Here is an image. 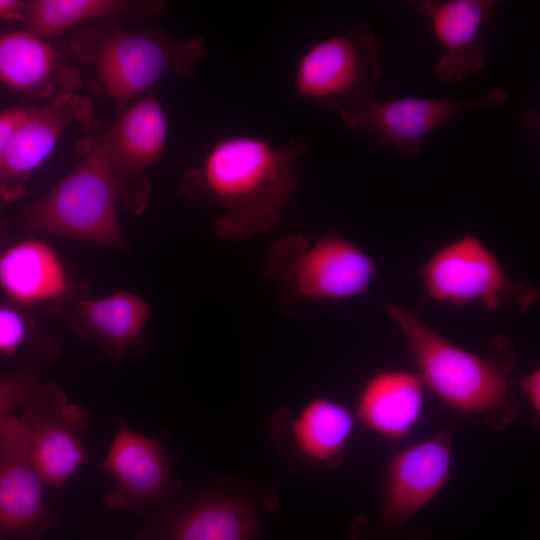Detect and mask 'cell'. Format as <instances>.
I'll list each match as a JSON object with an SVG mask.
<instances>
[{"label": "cell", "mask_w": 540, "mask_h": 540, "mask_svg": "<svg viewBox=\"0 0 540 540\" xmlns=\"http://www.w3.org/2000/svg\"><path fill=\"white\" fill-rule=\"evenodd\" d=\"M310 147L302 136L284 146L250 135L223 137L186 171L182 192L219 210L220 236L247 238L279 221L296 185L293 163Z\"/></svg>", "instance_id": "cell-1"}, {"label": "cell", "mask_w": 540, "mask_h": 540, "mask_svg": "<svg viewBox=\"0 0 540 540\" xmlns=\"http://www.w3.org/2000/svg\"><path fill=\"white\" fill-rule=\"evenodd\" d=\"M386 311L402 331L423 385L448 408L485 415L495 427L513 420L516 399L500 365L445 339L410 310L389 304Z\"/></svg>", "instance_id": "cell-2"}, {"label": "cell", "mask_w": 540, "mask_h": 540, "mask_svg": "<svg viewBox=\"0 0 540 540\" xmlns=\"http://www.w3.org/2000/svg\"><path fill=\"white\" fill-rule=\"evenodd\" d=\"M118 203L105 134L66 177L22 211L20 220L34 234L126 251L128 244L116 215Z\"/></svg>", "instance_id": "cell-3"}, {"label": "cell", "mask_w": 540, "mask_h": 540, "mask_svg": "<svg viewBox=\"0 0 540 540\" xmlns=\"http://www.w3.org/2000/svg\"><path fill=\"white\" fill-rule=\"evenodd\" d=\"M74 46L94 68L102 91L118 106L169 72L192 75L207 53L200 36L179 41L154 30L108 31L84 37Z\"/></svg>", "instance_id": "cell-4"}, {"label": "cell", "mask_w": 540, "mask_h": 540, "mask_svg": "<svg viewBox=\"0 0 540 540\" xmlns=\"http://www.w3.org/2000/svg\"><path fill=\"white\" fill-rule=\"evenodd\" d=\"M381 56L380 42L367 24L320 40L298 59L294 92L344 120L376 98Z\"/></svg>", "instance_id": "cell-5"}, {"label": "cell", "mask_w": 540, "mask_h": 540, "mask_svg": "<svg viewBox=\"0 0 540 540\" xmlns=\"http://www.w3.org/2000/svg\"><path fill=\"white\" fill-rule=\"evenodd\" d=\"M268 261L292 293L310 300L358 297L368 290L376 271L365 251L336 233L311 243L302 236H287L271 248Z\"/></svg>", "instance_id": "cell-6"}, {"label": "cell", "mask_w": 540, "mask_h": 540, "mask_svg": "<svg viewBox=\"0 0 540 540\" xmlns=\"http://www.w3.org/2000/svg\"><path fill=\"white\" fill-rule=\"evenodd\" d=\"M508 96L507 90L497 87L480 97L467 100L375 98L342 121L351 130L374 135L380 147L392 148L406 157H415L422 149L423 138L441 125L470 110L500 106Z\"/></svg>", "instance_id": "cell-7"}, {"label": "cell", "mask_w": 540, "mask_h": 540, "mask_svg": "<svg viewBox=\"0 0 540 540\" xmlns=\"http://www.w3.org/2000/svg\"><path fill=\"white\" fill-rule=\"evenodd\" d=\"M420 278L431 299L455 306L479 303L497 309L515 287L496 256L471 234L437 250L420 269Z\"/></svg>", "instance_id": "cell-8"}, {"label": "cell", "mask_w": 540, "mask_h": 540, "mask_svg": "<svg viewBox=\"0 0 540 540\" xmlns=\"http://www.w3.org/2000/svg\"><path fill=\"white\" fill-rule=\"evenodd\" d=\"M21 421L42 481L55 488L65 486L86 460L82 443L86 410L70 403L57 384L45 383Z\"/></svg>", "instance_id": "cell-9"}, {"label": "cell", "mask_w": 540, "mask_h": 540, "mask_svg": "<svg viewBox=\"0 0 540 540\" xmlns=\"http://www.w3.org/2000/svg\"><path fill=\"white\" fill-rule=\"evenodd\" d=\"M109 162L119 191V203L132 213L148 204L150 187L146 170L165 149L167 118L154 95L134 101L106 133Z\"/></svg>", "instance_id": "cell-10"}, {"label": "cell", "mask_w": 540, "mask_h": 540, "mask_svg": "<svg viewBox=\"0 0 540 540\" xmlns=\"http://www.w3.org/2000/svg\"><path fill=\"white\" fill-rule=\"evenodd\" d=\"M42 479L30 456L21 419H0V540L30 538L53 528L57 518L46 508Z\"/></svg>", "instance_id": "cell-11"}, {"label": "cell", "mask_w": 540, "mask_h": 540, "mask_svg": "<svg viewBox=\"0 0 540 540\" xmlns=\"http://www.w3.org/2000/svg\"><path fill=\"white\" fill-rule=\"evenodd\" d=\"M49 309L112 359L138 356L148 348L145 327L151 308L133 292L122 290L87 298L80 290Z\"/></svg>", "instance_id": "cell-12"}, {"label": "cell", "mask_w": 540, "mask_h": 540, "mask_svg": "<svg viewBox=\"0 0 540 540\" xmlns=\"http://www.w3.org/2000/svg\"><path fill=\"white\" fill-rule=\"evenodd\" d=\"M452 465V436L438 432L395 453L389 460L382 514L392 524L408 520L447 483Z\"/></svg>", "instance_id": "cell-13"}, {"label": "cell", "mask_w": 540, "mask_h": 540, "mask_svg": "<svg viewBox=\"0 0 540 540\" xmlns=\"http://www.w3.org/2000/svg\"><path fill=\"white\" fill-rule=\"evenodd\" d=\"M87 110L85 101L70 92L57 94L45 105L29 109L0 160V197H18L23 183L49 157L66 128L84 118Z\"/></svg>", "instance_id": "cell-14"}, {"label": "cell", "mask_w": 540, "mask_h": 540, "mask_svg": "<svg viewBox=\"0 0 540 540\" xmlns=\"http://www.w3.org/2000/svg\"><path fill=\"white\" fill-rule=\"evenodd\" d=\"M102 467L114 482L104 496L114 509L154 504L170 488L171 477L160 442L125 425L116 432Z\"/></svg>", "instance_id": "cell-15"}, {"label": "cell", "mask_w": 540, "mask_h": 540, "mask_svg": "<svg viewBox=\"0 0 540 540\" xmlns=\"http://www.w3.org/2000/svg\"><path fill=\"white\" fill-rule=\"evenodd\" d=\"M492 0L417 1L413 5L429 21L443 53L433 66L444 83H458L484 68L487 59L481 31L492 8Z\"/></svg>", "instance_id": "cell-16"}, {"label": "cell", "mask_w": 540, "mask_h": 540, "mask_svg": "<svg viewBox=\"0 0 540 540\" xmlns=\"http://www.w3.org/2000/svg\"><path fill=\"white\" fill-rule=\"evenodd\" d=\"M258 524L259 512L250 500L211 495L177 508L139 540H254Z\"/></svg>", "instance_id": "cell-17"}, {"label": "cell", "mask_w": 540, "mask_h": 540, "mask_svg": "<svg viewBox=\"0 0 540 540\" xmlns=\"http://www.w3.org/2000/svg\"><path fill=\"white\" fill-rule=\"evenodd\" d=\"M424 408V385L417 373L403 369L377 371L358 392L356 421L380 437L398 442L416 427Z\"/></svg>", "instance_id": "cell-18"}, {"label": "cell", "mask_w": 540, "mask_h": 540, "mask_svg": "<svg viewBox=\"0 0 540 540\" xmlns=\"http://www.w3.org/2000/svg\"><path fill=\"white\" fill-rule=\"evenodd\" d=\"M0 289L17 305L48 309L80 291L58 253L38 239L18 241L0 253Z\"/></svg>", "instance_id": "cell-19"}, {"label": "cell", "mask_w": 540, "mask_h": 540, "mask_svg": "<svg viewBox=\"0 0 540 540\" xmlns=\"http://www.w3.org/2000/svg\"><path fill=\"white\" fill-rule=\"evenodd\" d=\"M0 83L34 95L51 97L58 87L69 89L76 76L66 71L58 51L28 31L0 33Z\"/></svg>", "instance_id": "cell-20"}, {"label": "cell", "mask_w": 540, "mask_h": 540, "mask_svg": "<svg viewBox=\"0 0 540 540\" xmlns=\"http://www.w3.org/2000/svg\"><path fill=\"white\" fill-rule=\"evenodd\" d=\"M355 416L343 404L326 397L306 401L286 421V437L303 460L335 465L355 427Z\"/></svg>", "instance_id": "cell-21"}, {"label": "cell", "mask_w": 540, "mask_h": 540, "mask_svg": "<svg viewBox=\"0 0 540 540\" xmlns=\"http://www.w3.org/2000/svg\"><path fill=\"white\" fill-rule=\"evenodd\" d=\"M161 2L134 3L119 0H36L28 4L26 30L44 38L62 33L86 21L133 12L156 14Z\"/></svg>", "instance_id": "cell-22"}, {"label": "cell", "mask_w": 540, "mask_h": 540, "mask_svg": "<svg viewBox=\"0 0 540 540\" xmlns=\"http://www.w3.org/2000/svg\"><path fill=\"white\" fill-rule=\"evenodd\" d=\"M58 355L52 337L36 336L28 343L23 364L15 371L0 377V419L18 407L27 408L40 392L42 371Z\"/></svg>", "instance_id": "cell-23"}, {"label": "cell", "mask_w": 540, "mask_h": 540, "mask_svg": "<svg viewBox=\"0 0 540 540\" xmlns=\"http://www.w3.org/2000/svg\"><path fill=\"white\" fill-rule=\"evenodd\" d=\"M28 316L11 305H0V355H11L30 341Z\"/></svg>", "instance_id": "cell-24"}, {"label": "cell", "mask_w": 540, "mask_h": 540, "mask_svg": "<svg viewBox=\"0 0 540 540\" xmlns=\"http://www.w3.org/2000/svg\"><path fill=\"white\" fill-rule=\"evenodd\" d=\"M28 110L15 107L0 112V160L12 134L26 117Z\"/></svg>", "instance_id": "cell-25"}, {"label": "cell", "mask_w": 540, "mask_h": 540, "mask_svg": "<svg viewBox=\"0 0 540 540\" xmlns=\"http://www.w3.org/2000/svg\"><path fill=\"white\" fill-rule=\"evenodd\" d=\"M520 388L526 397L536 421L540 417V370L534 368L520 380Z\"/></svg>", "instance_id": "cell-26"}, {"label": "cell", "mask_w": 540, "mask_h": 540, "mask_svg": "<svg viewBox=\"0 0 540 540\" xmlns=\"http://www.w3.org/2000/svg\"><path fill=\"white\" fill-rule=\"evenodd\" d=\"M28 4L18 0H0V20L24 22Z\"/></svg>", "instance_id": "cell-27"}]
</instances>
